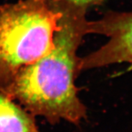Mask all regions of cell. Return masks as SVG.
<instances>
[{"instance_id": "3957f363", "label": "cell", "mask_w": 132, "mask_h": 132, "mask_svg": "<svg viewBox=\"0 0 132 132\" xmlns=\"http://www.w3.org/2000/svg\"><path fill=\"white\" fill-rule=\"evenodd\" d=\"M86 31L105 35L109 40L98 49L80 57V71L122 62L132 68V11H111L100 19L87 21Z\"/></svg>"}, {"instance_id": "277c9868", "label": "cell", "mask_w": 132, "mask_h": 132, "mask_svg": "<svg viewBox=\"0 0 132 132\" xmlns=\"http://www.w3.org/2000/svg\"><path fill=\"white\" fill-rule=\"evenodd\" d=\"M0 132H40L34 115L0 88Z\"/></svg>"}, {"instance_id": "7a4b0ae2", "label": "cell", "mask_w": 132, "mask_h": 132, "mask_svg": "<svg viewBox=\"0 0 132 132\" xmlns=\"http://www.w3.org/2000/svg\"><path fill=\"white\" fill-rule=\"evenodd\" d=\"M62 0H21L0 6V88L52 50Z\"/></svg>"}, {"instance_id": "6da1fadb", "label": "cell", "mask_w": 132, "mask_h": 132, "mask_svg": "<svg viewBox=\"0 0 132 132\" xmlns=\"http://www.w3.org/2000/svg\"><path fill=\"white\" fill-rule=\"evenodd\" d=\"M62 15L52 50L32 64L19 70L3 90L32 115L51 124L61 120L79 123L87 109L75 86L80 72L77 51L87 35V8L62 0Z\"/></svg>"}, {"instance_id": "5b68a950", "label": "cell", "mask_w": 132, "mask_h": 132, "mask_svg": "<svg viewBox=\"0 0 132 132\" xmlns=\"http://www.w3.org/2000/svg\"><path fill=\"white\" fill-rule=\"evenodd\" d=\"M68 1L75 5L85 7L87 9H88L90 7L101 4L105 0H68Z\"/></svg>"}]
</instances>
